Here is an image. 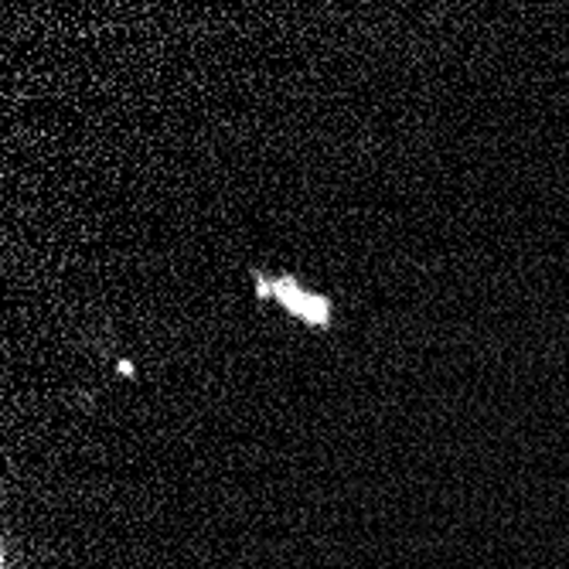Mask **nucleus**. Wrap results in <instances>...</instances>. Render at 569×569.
<instances>
[{
  "mask_svg": "<svg viewBox=\"0 0 569 569\" xmlns=\"http://www.w3.org/2000/svg\"><path fill=\"white\" fill-rule=\"evenodd\" d=\"M256 293H260V300L280 303L290 318H297V321H303L310 328H331V318H335L331 300L325 293L307 290L293 277H263V273H256Z\"/></svg>",
  "mask_w": 569,
  "mask_h": 569,
  "instance_id": "nucleus-1",
  "label": "nucleus"
}]
</instances>
